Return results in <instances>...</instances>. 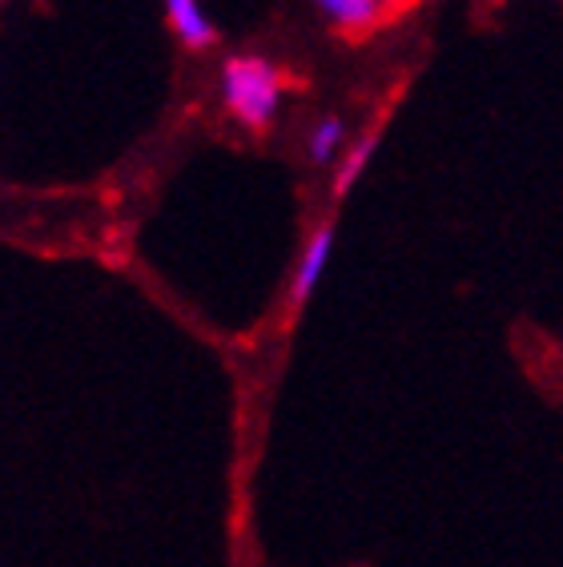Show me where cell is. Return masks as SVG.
Here are the masks:
<instances>
[{
  "label": "cell",
  "mask_w": 563,
  "mask_h": 567,
  "mask_svg": "<svg viewBox=\"0 0 563 567\" xmlns=\"http://www.w3.org/2000/svg\"><path fill=\"white\" fill-rule=\"evenodd\" d=\"M222 97L226 110L246 125V130L262 133L278 113L282 101V73L262 61V56H234L222 69Z\"/></svg>",
  "instance_id": "6da1fadb"
},
{
  "label": "cell",
  "mask_w": 563,
  "mask_h": 567,
  "mask_svg": "<svg viewBox=\"0 0 563 567\" xmlns=\"http://www.w3.org/2000/svg\"><path fill=\"white\" fill-rule=\"evenodd\" d=\"M330 246H335V221H323V226L306 238L303 258H298V266H294V274H290V290H286V330H294L298 315H303L310 295H315L318 278H323V270H326V258H330Z\"/></svg>",
  "instance_id": "7a4b0ae2"
},
{
  "label": "cell",
  "mask_w": 563,
  "mask_h": 567,
  "mask_svg": "<svg viewBox=\"0 0 563 567\" xmlns=\"http://www.w3.org/2000/svg\"><path fill=\"white\" fill-rule=\"evenodd\" d=\"M315 4L342 33H370L382 21V12L390 9V0H315Z\"/></svg>",
  "instance_id": "3957f363"
},
{
  "label": "cell",
  "mask_w": 563,
  "mask_h": 567,
  "mask_svg": "<svg viewBox=\"0 0 563 567\" xmlns=\"http://www.w3.org/2000/svg\"><path fill=\"white\" fill-rule=\"evenodd\" d=\"M165 17L170 29L182 37V44L190 49H206L214 44V24L206 21V12L197 9V0H165Z\"/></svg>",
  "instance_id": "277c9868"
},
{
  "label": "cell",
  "mask_w": 563,
  "mask_h": 567,
  "mask_svg": "<svg viewBox=\"0 0 563 567\" xmlns=\"http://www.w3.org/2000/svg\"><path fill=\"white\" fill-rule=\"evenodd\" d=\"M375 145H379V130H370L367 137H358V142L350 145L347 157H342V162H338V169H335V197L350 194V186H355L358 177H362V169H367Z\"/></svg>",
  "instance_id": "5b68a950"
},
{
  "label": "cell",
  "mask_w": 563,
  "mask_h": 567,
  "mask_svg": "<svg viewBox=\"0 0 563 567\" xmlns=\"http://www.w3.org/2000/svg\"><path fill=\"white\" fill-rule=\"evenodd\" d=\"M338 142H342V121L323 117L315 130H310V142H306V150H310V162L326 165L338 153Z\"/></svg>",
  "instance_id": "8992f818"
},
{
  "label": "cell",
  "mask_w": 563,
  "mask_h": 567,
  "mask_svg": "<svg viewBox=\"0 0 563 567\" xmlns=\"http://www.w3.org/2000/svg\"><path fill=\"white\" fill-rule=\"evenodd\" d=\"M395 4H407V0H390V9H395Z\"/></svg>",
  "instance_id": "52a82bcc"
}]
</instances>
